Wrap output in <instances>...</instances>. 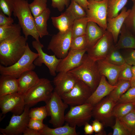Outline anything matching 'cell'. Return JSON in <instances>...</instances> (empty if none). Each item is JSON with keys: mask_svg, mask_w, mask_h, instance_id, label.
<instances>
[{"mask_svg": "<svg viewBox=\"0 0 135 135\" xmlns=\"http://www.w3.org/2000/svg\"><path fill=\"white\" fill-rule=\"evenodd\" d=\"M68 72L85 83L90 87L92 92L98 86L102 76L96 61L86 53L81 64Z\"/></svg>", "mask_w": 135, "mask_h": 135, "instance_id": "6da1fadb", "label": "cell"}, {"mask_svg": "<svg viewBox=\"0 0 135 135\" xmlns=\"http://www.w3.org/2000/svg\"><path fill=\"white\" fill-rule=\"evenodd\" d=\"M13 14L17 17L24 37L32 36L35 40L40 41L39 36L36 30L33 16L27 0H14Z\"/></svg>", "mask_w": 135, "mask_h": 135, "instance_id": "7a4b0ae2", "label": "cell"}, {"mask_svg": "<svg viewBox=\"0 0 135 135\" xmlns=\"http://www.w3.org/2000/svg\"><path fill=\"white\" fill-rule=\"evenodd\" d=\"M27 40L21 36L14 40L0 42V63L6 67L16 63L24 55Z\"/></svg>", "mask_w": 135, "mask_h": 135, "instance_id": "3957f363", "label": "cell"}, {"mask_svg": "<svg viewBox=\"0 0 135 135\" xmlns=\"http://www.w3.org/2000/svg\"><path fill=\"white\" fill-rule=\"evenodd\" d=\"M38 54L32 51L27 42L26 50L22 56L14 64L6 67L0 65L1 75H8L18 78L24 72L33 70L36 67L34 64Z\"/></svg>", "mask_w": 135, "mask_h": 135, "instance_id": "277c9868", "label": "cell"}, {"mask_svg": "<svg viewBox=\"0 0 135 135\" xmlns=\"http://www.w3.org/2000/svg\"><path fill=\"white\" fill-rule=\"evenodd\" d=\"M54 90L49 80L40 78L38 82L24 95L26 106L30 107L41 101L46 103L52 96Z\"/></svg>", "mask_w": 135, "mask_h": 135, "instance_id": "5b68a950", "label": "cell"}, {"mask_svg": "<svg viewBox=\"0 0 135 135\" xmlns=\"http://www.w3.org/2000/svg\"><path fill=\"white\" fill-rule=\"evenodd\" d=\"M46 104L48 116L50 117L49 122L54 128L63 126L65 122L64 112L68 105L54 91L50 98Z\"/></svg>", "mask_w": 135, "mask_h": 135, "instance_id": "8992f818", "label": "cell"}, {"mask_svg": "<svg viewBox=\"0 0 135 135\" xmlns=\"http://www.w3.org/2000/svg\"><path fill=\"white\" fill-rule=\"evenodd\" d=\"M72 27L65 30L59 31L53 35L48 45V49L52 51L59 59L64 58L70 50L72 38Z\"/></svg>", "mask_w": 135, "mask_h": 135, "instance_id": "52a82bcc", "label": "cell"}, {"mask_svg": "<svg viewBox=\"0 0 135 135\" xmlns=\"http://www.w3.org/2000/svg\"><path fill=\"white\" fill-rule=\"evenodd\" d=\"M93 107V105L87 102L70 106V110L65 115V122L72 126H84L89 122L92 117Z\"/></svg>", "mask_w": 135, "mask_h": 135, "instance_id": "ba28073f", "label": "cell"}, {"mask_svg": "<svg viewBox=\"0 0 135 135\" xmlns=\"http://www.w3.org/2000/svg\"><path fill=\"white\" fill-rule=\"evenodd\" d=\"M86 17L88 21L96 23L104 31L106 30L108 1L88 0Z\"/></svg>", "mask_w": 135, "mask_h": 135, "instance_id": "9c48e42d", "label": "cell"}, {"mask_svg": "<svg viewBox=\"0 0 135 135\" xmlns=\"http://www.w3.org/2000/svg\"><path fill=\"white\" fill-rule=\"evenodd\" d=\"M92 92L88 85L78 80L71 90L61 97L65 103L70 106H73L86 103Z\"/></svg>", "mask_w": 135, "mask_h": 135, "instance_id": "30bf717a", "label": "cell"}, {"mask_svg": "<svg viewBox=\"0 0 135 135\" xmlns=\"http://www.w3.org/2000/svg\"><path fill=\"white\" fill-rule=\"evenodd\" d=\"M117 103L107 96L94 106L92 117L99 120L104 126L112 127L115 122L112 111Z\"/></svg>", "mask_w": 135, "mask_h": 135, "instance_id": "8fae6325", "label": "cell"}, {"mask_svg": "<svg viewBox=\"0 0 135 135\" xmlns=\"http://www.w3.org/2000/svg\"><path fill=\"white\" fill-rule=\"evenodd\" d=\"M25 106L24 96L18 92L0 96V108L3 114L10 112L20 115L24 112Z\"/></svg>", "mask_w": 135, "mask_h": 135, "instance_id": "7c38bea8", "label": "cell"}, {"mask_svg": "<svg viewBox=\"0 0 135 135\" xmlns=\"http://www.w3.org/2000/svg\"><path fill=\"white\" fill-rule=\"evenodd\" d=\"M114 44L112 34L106 30L96 43L88 48L86 52L88 56L95 61L105 59Z\"/></svg>", "mask_w": 135, "mask_h": 135, "instance_id": "4fadbf2b", "label": "cell"}, {"mask_svg": "<svg viewBox=\"0 0 135 135\" xmlns=\"http://www.w3.org/2000/svg\"><path fill=\"white\" fill-rule=\"evenodd\" d=\"M30 107L25 106L23 112L19 115L13 114L8 125L4 128H0V132L3 135H19L23 134L28 127L30 118Z\"/></svg>", "mask_w": 135, "mask_h": 135, "instance_id": "5bb4252c", "label": "cell"}, {"mask_svg": "<svg viewBox=\"0 0 135 135\" xmlns=\"http://www.w3.org/2000/svg\"><path fill=\"white\" fill-rule=\"evenodd\" d=\"M32 44V47L36 50L38 54L34 61V65L40 66L43 64H44L48 68L50 74L55 76L57 68L61 59L58 58L54 54L50 55L44 52L42 50L44 45L40 41L34 40Z\"/></svg>", "mask_w": 135, "mask_h": 135, "instance_id": "9a60e30c", "label": "cell"}, {"mask_svg": "<svg viewBox=\"0 0 135 135\" xmlns=\"http://www.w3.org/2000/svg\"><path fill=\"white\" fill-rule=\"evenodd\" d=\"M88 48L82 50H70L67 55L61 59L56 69V72H67L79 66Z\"/></svg>", "mask_w": 135, "mask_h": 135, "instance_id": "2e32d148", "label": "cell"}, {"mask_svg": "<svg viewBox=\"0 0 135 135\" xmlns=\"http://www.w3.org/2000/svg\"><path fill=\"white\" fill-rule=\"evenodd\" d=\"M78 80L68 72H59L53 81L55 86L54 91L61 96L71 90Z\"/></svg>", "mask_w": 135, "mask_h": 135, "instance_id": "e0dca14e", "label": "cell"}, {"mask_svg": "<svg viewBox=\"0 0 135 135\" xmlns=\"http://www.w3.org/2000/svg\"><path fill=\"white\" fill-rule=\"evenodd\" d=\"M98 70L102 76H104L107 79L108 82L113 86L116 85L119 74L126 65L127 63L121 66L112 64L105 59L96 61Z\"/></svg>", "mask_w": 135, "mask_h": 135, "instance_id": "ac0fdd59", "label": "cell"}, {"mask_svg": "<svg viewBox=\"0 0 135 135\" xmlns=\"http://www.w3.org/2000/svg\"><path fill=\"white\" fill-rule=\"evenodd\" d=\"M130 10V9L127 10L126 7H124L116 16L112 18H107L106 30L112 34L115 44L118 40V36L124 20Z\"/></svg>", "mask_w": 135, "mask_h": 135, "instance_id": "d6986e66", "label": "cell"}, {"mask_svg": "<svg viewBox=\"0 0 135 135\" xmlns=\"http://www.w3.org/2000/svg\"><path fill=\"white\" fill-rule=\"evenodd\" d=\"M104 76H102L100 83L95 90L87 100L86 102L93 106L96 104L117 87L110 84Z\"/></svg>", "mask_w": 135, "mask_h": 135, "instance_id": "ffe728a7", "label": "cell"}, {"mask_svg": "<svg viewBox=\"0 0 135 135\" xmlns=\"http://www.w3.org/2000/svg\"><path fill=\"white\" fill-rule=\"evenodd\" d=\"M40 79L38 75L33 70L24 72L18 78V92L24 96L30 89L38 82Z\"/></svg>", "mask_w": 135, "mask_h": 135, "instance_id": "44dd1931", "label": "cell"}, {"mask_svg": "<svg viewBox=\"0 0 135 135\" xmlns=\"http://www.w3.org/2000/svg\"><path fill=\"white\" fill-rule=\"evenodd\" d=\"M18 78L8 75H1L0 77V96L18 92Z\"/></svg>", "mask_w": 135, "mask_h": 135, "instance_id": "7402d4cb", "label": "cell"}, {"mask_svg": "<svg viewBox=\"0 0 135 135\" xmlns=\"http://www.w3.org/2000/svg\"><path fill=\"white\" fill-rule=\"evenodd\" d=\"M120 35L116 43V48L121 49H135V36L126 28L123 24L121 29Z\"/></svg>", "mask_w": 135, "mask_h": 135, "instance_id": "603a6c76", "label": "cell"}, {"mask_svg": "<svg viewBox=\"0 0 135 135\" xmlns=\"http://www.w3.org/2000/svg\"><path fill=\"white\" fill-rule=\"evenodd\" d=\"M105 31L96 23L88 21L86 33L88 48L96 43L103 36Z\"/></svg>", "mask_w": 135, "mask_h": 135, "instance_id": "cb8c5ba5", "label": "cell"}, {"mask_svg": "<svg viewBox=\"0 0 135 135\" xmlns=\"http://www.w3.org/2000/svg\"><path fill=\"white\" fill-rule=\"evenodd\" d=\"M54 26L59 31L66 30L72 27L75 18L71 14L66 10L60 15L51 18Z\"/></svg>", "mask_w": 135, "mask_h": 135, "instance_id": "d4e9b609", "label": "cell"}, {"mask_svg": "<svg viewBox=\"0 0 135 135\" xmlns=\"http://www.w3.org/2000/svg\"><path fill=\"white\" fill-rule=\"evenodd\" d=\"M21 30L18 24L0 26V42L17 38L21 36Z\"/></svg>", "mask_w": 135, "mask_h": 135, "instance_id": "484cf974", "label": "cell"}, {"mask_svg": "<svg viewBox=\"0 0 135 135\" xmlns=\"http://www.w3.org/2000/svg\"><path fill=\"white\" fill-rule=\"evenodd\" d=\"M76 126H70L66 123L65 125L51 128L45 125L44 128L40 132V135H78Z\"/></svg>", "mask_w": 135, "mask_h": 135, "instance_id": "4316f807", "label": "cell"}, {"mask_svg": "<svg viewBox=\"0 0 135 135\" xmlns=\"http://www.w3.org/2000/svg\"><path fill=\"white\" fill-rule=\"evenodd\" d=\"M50 13V9L47 8L41 14L34 17L35 27L40 38L48 35L47 21Z\"/></svg>", "mask_w": 135, "mask_h": 135, "instance_id": "83f0119b", "label": "cell"}, {"mask_svg": "<svg viewBox=\"0 0 135 135\" xmlns=\"http://www.w3.org/2000/svg\"><path fill=\"white\" fill-rule=\"evenodd\" d=\"M117 87L107 96L114 101L118 102L121 96L131 86L130 81L118 80Z\"/></svg>", "mask_w": 135, "mask_h": 135, "instance_id": "f1b7e54d", "label": "cell"}, {"mask_svg": "<svg viewBox=\"0 0 135 135\" xmlns=\"http://www.w3.org/2000/svg\"><path fill=\"white\" fill-rule=\"evenodd\" d=\"M128 0H110L108 2V18H112L118 15L124 7Z\"/></svg>", "mask_w": 135, "mask_h": 135, "instance_id": "f546056e", "label": "cell"}, {"mask_svg": "<svg viewBox=\"0 0 135 135\" xmlns=\"http://www.w3.org/2000/svg\"><path fill=\"white\" fill-rule=\"evenodd\" d=\"M88 22L86 16L74 20L72 28V38L86 35Z\"/></svg>", "mask_w": 135, "mask_h": 135, "instance_id": "4dcf8cb0", "label": "cell"}, {"mask_svg": "<svg viewBox=\"0 0 135 135\" xmlns=\"http://www.w3.org/2000/svg\"><path fill=\"white\" fill-rule=\"evenodd\" d=\"M134 106L132 103L118 102L112 110V116L115 118H120L133 110Z\"/></svg>", "mask_w": 135, "mask_h": 135, "instance_id": "1f68e13d", "label": "cell"}, {"mask_svg": "<svg viewBox=\"0 0 135 135\" xmlns=\"http://www.w3.org/2000/svg\"><path fill=\"white\" fill-rule=\"evenodd\" d=\"M119 50L116 48L114 44L112 47L105 59L113 64L121 66L126 63L123 55Z\"/></svg>", "mask_w": 135, "mask_h": 135, "instance_id": "d6a6232c", "label": "cell"}, {"mask_svg": "<svg viewBox=\"0 0 135 135\" xmlns=\"http://www.w3.org/2000/svg\"><path fill=\"white\" fill-rule=\"evenodd\" d=\"M47 1V0H33L29 4L30 8L34 17L39 16L46 9Z\"/></svg>", "mask_w": 135, "mask_h": 135, "instance_id": "836d02e7", "label": "cell"}, {"mask_svg": "<svg viewBox=\"0 0 135 135\" xmlns=\"http://www.w3.org/2000/svg\"><path fill=\"white\" fill-rule=\"evenodd\" d=\"M118 119L131 134L132 132L135 130V110L134 109L124 116Z\"/></svg>", "mask_w": 135, "mask_h": 135, "instance_id": "e575fe53", "label": "cell"}, {"mask_svg": "<svg viewBox=\"0 0 135 135\" xmlns=\"http://www.w3.org/2000/svg\"><path fill=\"white\" fill-rule=\"evenodd\" d=\"M66 10L71 14L75 19L86 16V13L85 10L73 0H72L71 3Z\"/></svg>", "mask_w": 135, "mask_h": 135, "instance_id": "d590c367", "label": "cell"}, {"mask_svg": "<svg viewBox=\"0 0 135 135\" xmlns=\"http://www.w3.org/2000/svg\"><path fill=\"white\" fill-rule=\"evenodd\" d=\"M132 2L133 6L124 24L128 30L135 36V0Z\"/></svg>", "mask_w": 135, "mask_h": 135, "instance_id": "8d00e7d4", "label": "cell"}, {"mask_svg": "<svg viewBox=\"0 0 135 135\" xmlns=\"http://www.w3.org/2000/svg\"><path fill=\"white\" fill-rule=\"evenodd\" d=\"M88 48L86 35L72 38L70 50H82Z\"/></svg>", "mask_w": 135, "mask_h": 135, "instance_id": "74e56055", "label": "cell"}, {"mask_svg": "<svg viewBox=\"0 0 135 135\" xmlns=\"http://www.w3.org/2000/svg\"><path fill=\"white\" fill-rule=\"evenodd\" d=\"M29 115L30 118L43 120L48 116L46 106L31 109Z\"/></svg>", "mask_w": 135, "mask_h": 135, "instance_id": "f35d334b", "label": "cell"}, {"mask_svg": "<svg viewBox=\"0 0 135 135\" xmlns=\"http://www.w3.org/2000/svg\"><path fill=\"white\" fill-rule=\"evenodd\" d=\"M114 125L111 127L112 135H131V133L124 126L119 119L116 118Z\"/></svg>", "mask_w": 135, "mask_h": 135, "instance_id": "ab89813d", "label": "cell"}, {"mask_svg": "<svg viewBox=\"0 0 135 135\" xmlns=\"http://www.w3.org/2000/svg\"><path fill=\"white\" fill-rule=\"evenodd\" d=\"M14 4V0H0V10L6 15L11 17Z\"/></svg>", "mask_w": 135, "mask_h": 135, "instance_id": "60d3db41", "label": "cell"}, {"mask_svg": "<svg viewBox=\"0 0 135 135\" xmlns=\"http://www.w3.org/2000/svg\"><path fill=\"white\" fill-rule=\"evenodd\" d=\"M118 102L130 103L135 104V87H131L120 98Z\"/></svg>", "mask_w": 135, "mask_h": 135, "instance_id": "b9f144b4", "label": "cell"}, {"mask_svg": "<svg viewBox=\"0 0 135 135\" xmlns=\"http://www.w3.org/2000/svg\"><path fill=\"white\" fill-rule=\"evenodd\" d=\"M132 66L126 64V66L120 72L118 81L122 80L130 81L133 78L131 69Z\"/></svg>", "mask_w": 135, "mask_h": 135, "instance_id": "7bdbcfd3", "label": "cell"}, {"mask_svg": "<svg viewBox=\"0 0 135 135\" xmlns=\"http://www.w3.org/2000/svg\"><path fill=\"white\" fill-rule=\"evenodd\" d=\"M45 126L43 120L30 118L28 127L40 132L44 128Z\"/></svg>", "mask_w": 135, "mask_h": 135, "instance_id": "ee69618b", "label": "cell"}, {"mask_svg": "<svg viewBox=\"0 0 135 135\" xmlns=\"http://www.w3.org/2000/svg\"><path fill=\"white\" fill-rule=\"evenodd\" d=\"M126 50L124 56L126 63L132 66L135 64V49H126Z\"/></svg>", "mask_w": 135, "mask_h": 135, "instance_id": "f6af8a7d", "label": "cell"}, {"mask_svg": "<svg viewBox=\"0 0 135 135\" xmlns=\"http://www.w3.org/2000/svg\"><path fill=\"white\" fill-rule=\"evenodd\" d=\"M52 6L54 8H57L60 12L62 11L65 7H68L70 0H51Z\"/></svg>", "mask_w": 135, "mask_h": 135, "instance_id": "bcb514c9", "label": "cell"}, {"mask_svg": "<svg viewBox=\"0 0 135 135\" xmlns=\"http://www.w3.org/2000/svg\"><path fill=\"white\" fill-rule=\"evenodd\" d=\"M6 15L0 10V26H6L13 24V19L11 17H7Z\"/></svg>", "mask_w": 135, "mask_h": 135, "instance_id": "7dc6e473", "label": "cell"}, {"mask_svg": "<svg viewBox=\"0 0 135 135\" xmlns=\"http://www.w3.org/2000/svg\"><path fill=\"white\" fill-rule=\"evenodd\" d=\"M92 125L96 133H98L104 130V125L99 120L96 119L92 121Z\"/></svg>", "mask_w": 135, "mask_h": 135, "instance_id": "c3c4849f", "label": "cell"}, {"mask_svg": "<svg viewBox=\"0 0 135 135\" xmlns=\"http://www.w3.org/2000/svg\"><path fill=\"white\" fill-rule=\"evenodd\" d=\"M23 135H40V132L28 127L26 128L23 133Z\"/></svg>", "mask_w": 135, "mask_h": 135, "instance_id": "681fc988", "label": "cell"}, {"mask_svg": "<svg viewBox=\"0 0 135 135\" xmlns=\"http://www.w3.org/2000/svg\"><path fill=\"white\" fill-rule=\"evenodd\" d=\"M84 126V130L85 134L90 135L93 134L94 131L92 125L88 122Z\"/></svg>", "mask_w": 135, "mask_h": 135, "instance_id": "f907efd6", "label": "cell"}, {"mask_svg": "<svg viewBox=\"0 0 135 135\" xmlns=\"http://www.w3.org/2000/svg\"><path fill=\"white\" fill-rule=\"evenodd\" d=\"M81 6L86 11L87 9L88 4L87 0H73Z\"/></svg>", "mask_w": 135, "mask_h": 135, "instance_id": "816d5d0a", "label": "cell"}, {"mask_svg": "<svg viewBox=\"0 0 135 135\" xmlns=\"http://www.w3.org/2000/svg\"><path fill=\"white\" fill-rule=\"evenodd\" d=\"M131 69L133 76L132 78H135V66H132Z\"/></svg>", "mask_w": 135, "mask_h": 135, "instance_id": "f5cc1de1", "label": "cell"}, {"mask_svg": "<svg viewBox=\"0 0 135 135\" xmlns=\"http://www.w3.org/2000/svg\"><path fill=\"white\" fill-rule=\"evenodd\" d=\"M131 87H135V78H132L130 81Z\"/></svg>", "mask_w": 135, "mask_h": 135, "instance_id": "db71d44e", "label": "cell"}, {"mask_svg": "<svg viewBox=\"0 0 135 135\" xmlns=\"http://www.w3.org/2000/svg\"><path fill=\"white\" fill-rule=\"evenodd\" d=\"M106 132L104 130H103L101 131V132L96 134V135H106Z\"/></svg>", "mask_w": 135, "mask_h": 135, "instance_id": "11a10c76", "label": "cell"}, {"mask_svg": "<svg viewBox=\"0 0 135 135\" xmlns=\"http://www.w3.org/2000/svg\"><path fill=\"white\" fill-rule=\"evenodd\" d=\"M131 135H135V130L132 132Z\"/></svg>", "mask_w": 135, "mask_h": 135, "instance_id": "9f6ffc18", "label": "cell"}, {"mask_svg": "<svg viewBox=\"0 0 135 135\" xmlns=\"http://www.w3.org/2000/svg\"><path fill=\"white\" fill-rule=\"evenodd\" d=\"M94 0L96 1H102V0Z\"/></svg>", "mask_w": 135, "mask_h": 135, "instance_id": "6f0895ef", "label": "cell"}, {"mask_svg": "<svg viewBox=\"0 0 135 135\" xmlns=\"http://www.w3.org/2000/svg\"><path fill=\"white\" fill-rule=\"evenodd\" d=\"M134 109L135 110V104L134 105Z\"/></svg>", "mask_w": 135, "mask_h": 135, "instance_id": "680465c9", "label": "cell"}, {"mask_svg": "<svg viewBox=\"0 0 135 135\" xmlns=\"http://www.w3.org/2000/svg\"><path fill=\"white\" fill-rule=\"evenodd\" d=\"M132 1H135V0H131Z\"/></svg>", "mask_w": 135, "mask_h": 135, "instance_id": "91938a15", "label": "cell"}, {"mask_svg": "<svg viewBox=\"0 0 135 135\" xmlns=\"http://www.w3.org/2000/svg\"><path fill=\"white\" fill-rule=\"evenodd\" d=\"M107 0L108 2L110 0Z\"/></svg>", "mask_w": 135, "mask_h": 135, "instance_id": "94428289", "label": "cell"}, {"mask_svg": "<svg viewBox=\"0 0 135 135\" xmlns=\"http://www.w3.org/2000/svg\"><path fill=\"white\" fill-rule=\"evenodd\" d=\"M133 65L135 66V64H134V65Z\"/></svg>", "mask_w": 135, "mask_h": 135, "instance_id": "6125c7cd", "label": "cell"}]
</instances>
